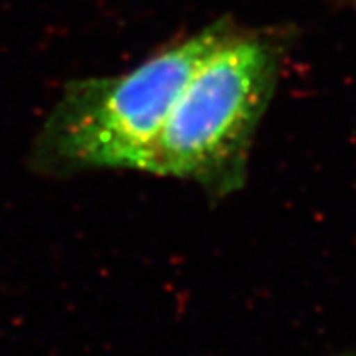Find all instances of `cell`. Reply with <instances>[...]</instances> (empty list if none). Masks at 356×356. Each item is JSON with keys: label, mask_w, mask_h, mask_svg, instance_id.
Listing matches in <instances>:
<instances>
[{"label": "cell", "mask_w": 356, "mask_h": 356, "mask_svg": "<svg viewBox=\"0 0 356 356\" xmlns=\"http://www.w3.org/2000/svg\"><path fill=\"white\" fill-rule=\"evenodd\" d=\"M233 29L215 22L122 75L71 82L38 133L35 165L51 173L142 171L189 76Z\"/></svg>", "instance_id": "cell-1"}, {"label": "cell", "mask_w": 356, "mask_h": 356, "mask_svg": "<svg viewBox=\"0 0 356 356\" xmlns=\"http://www.w3.org/2000/svg\"><path fill=\"white\" fill-rule=\"evenodd\" d=\"M278 64L271 38L234 28L189 76L142 171L195 180L215 195L240 188Z\"/></svg>", "instance_id": "cell-2"}]
</instances>
